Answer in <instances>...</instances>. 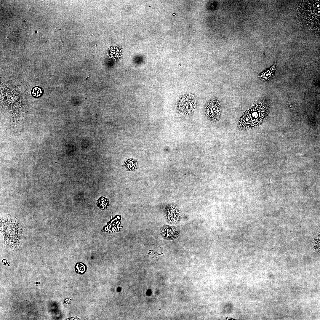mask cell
<instances>
[{
  "instance_id": "cell-1",
  "label": "cell",
  "mask_w": 320,
  "mask_h": 320,
  "mask_svg": "<svg viewBox=\"0 0 320 320\" xmlns=\"http://www.w3.org/2000/svg\"><path fill=\"white\" fill-rule=\"evenodd\" d=\"M320 1H302L297 8V17L305 26L311 31L319 32Z\"/></svg>"
},
{
  "instance_id": "cell-2",
  "label": "cell",
  "mask_w": 320,
  "mask_h": 320,
  "mask_svg": "<svg viewBox=\"0 0 320 320\" xmlns=\"http://www.w3.org/2000/svg\"><path fill=\"white\" fill-rule=\"evenodd\" d=\"M268 105L258 103L253 105L240 116L239 125L242 129H252L260 125L269 113Z\"/></svg>"
},
{
  "instance_id": "cell-3",
  "label": "cell",
  "mask_w": 320,
  "mask_h": 320,
  "mask_svg": "<svg viewBox=\"0 0 320 320\" xmlns=\"http://www.w3.org/2000/svg\"><path fill=\"white\" fill-rule=\"evenodd\" d=\"M198 102L197 98L193 94H184L179 98L177 102V110L181 114L191 115L196 110Z\"/></svg>"
},
{
  "instance_id": "cell-4",
  "label": "cell",
  "mask_w": 320,
  "mask_h": 320,
  "mask_svg": "<svg viewBox=\"0 0 320 320\" xmlns=\"http://www.w3.org/2000/svg\"><path fill=\"white\" fill-rule=\"evenodd\" d=\"M205 112L209 120L215 122L218 121L220 119L221 114L219 100L215 98L209 99L205 105Z\"/></svg>"
},
{
  "instance_id": "cell-5",
  "label": "cell",
  "mask_w": 320,
  "mask_h": 320,
  "mask_svg": "<svg viewBox=\"0 0 320 320\" xmlns=\"http://www.w3.org/2000/svg\"><path fill=\"white\" fill-rule=\"evenodd\" d=\"M165 217L170 224L175 225L180 221L181 215L178 208L175 205L170 204L166 207L164 212Z\"/></svg>"
},
{
  "instance_id": "cell-6",
  "label": "cell",
  "mask_w": 320,
  "mask_h": 320,
  "mask_svg": "<svg viewBox=\"0 0 320 320\" xmlns=\"http://www.w3.org/2000/svg\"><path fill=\"white\" fill-rule=\"evenodd\" d=\"M160 233L162 237L165 239L173 240L179 236L180 231L176 227L164 225L161 228Z\"/></svg>"
},
{
  "instance_id": "cell-7",
  "label": "cell",
  "mask_w": 320,
  "mask_h": 320,
  "mask_svg": "<svg viewBox=\"0 0 320 320\" xmlns=\"http://www.w3.org/2000/svg\"><path fill=\"white\" fill-rule=\"evenodd\" d=\"M276 69V64L273 65L269 68L257 76L260 79L263 81H268L273 77Z\"/></svg>"
},
{
  "instance_id": "cell-8",
  "label": "cell",
  "mask_w": 320,
  "mask_h": 320,
  "mask_svg": "<svg viewBox=\"0 0 320 320\" xmlns=\"http://www.w3.org/2000/svg\"><path fill=\"white\" fill-rule=\"evenodd\" d=\"M137 162L135 159H129L125 160L124 166L128 171H135L137 168Z\"/></svg>"
},
{
  "instance_id": "cell-9",
  "label": "cell",
  "mask_w": 320,
  "mask_h": 320,
  "mask_svg": "<svg viewBox=\"0 0 320 320\" xmlns=\"http://www.w3.org/2000/svg\"><path fill=\"white\" fill-rule=\"evenodd\" d=\"M120 49L118 47L114 46L109 48L108 51V54L111 58L115 59L117 57L120 53Z\"/></svg>"
},
{
  "instance_id": "cell-10",
  "label": "cell",
  "mask_w": 320,
  "mask_h": 320,
  "mask_svg": "<svg viewBox=\"0 0 320 320\" xmlns=\"http://www.w3.org/2000/svg\"><path fill=\"white\" fill-rule=\"evenodd\" d=\"M97 204L100 209H105L109 205L108 199L104 197H100L97 201Z\"/></svg>"
},
{
  "instance_id": "cell-11",
  "label": "cell",
  "mask_w": 320,
  "mask_h": 320,
  "mask_svg": "<svg viewBox=\"0 0 320 320\" xmlns=\"http://www.w3.org/2000/svg\"><path fill=\"white\" fill-rule=\"evenodd\" d=\"M76 272L80 274H83L86 271V266L83 263H77L75 267Z\"/></svg>"
},
{
  "instance_id": "cell-12",
  "label": "cell",
  "mask_w": 320,
  "mask_h": 320,
  "mask_svg": "<svg viewBox=\"0 0 320 320\" xmlns=\"http://www.w3.org/2000/svg\"><path fill=\"white\" fill-rule=\"evenodd\" d=\"M33 90L36 92H33V93L34 95H33L34 96H35L36 94V96H37V97H38L37 96H39L42 93V91L41 89L38 87L34 88Z\"/></svg>"
}]
</instances>
